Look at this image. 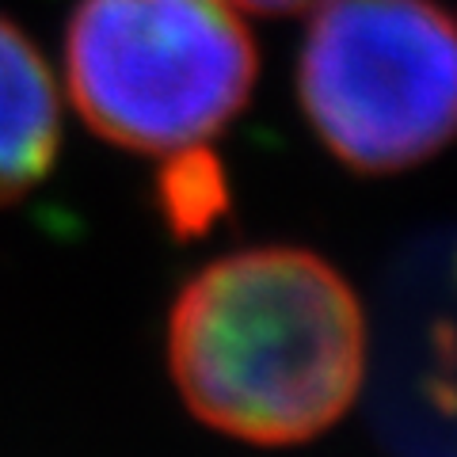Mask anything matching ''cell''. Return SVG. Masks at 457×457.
<instances>
[{
	"label": "cell",
	"mask_w": 457,
	"mask_h": 457,
	"mask_svg": "<svg viewBox=\"0 0 457 457\" xmlns=\"http://www.w3.org/2000/svg\"><path fill=\"white\" fill-rule=\"evenodd\" d=\"M370 328L347 278L302 248H252L183 286L168 320L176 389L213 431L294 446L359 400Z\"/></svg>",
	"instance_id": "obj_1"
},
{
	"label": "cell",
	"mask_w": 457,
	"mask_h": 457,
	"mask_svg": "<svg viewBox=\"0 0 457 457\" xmlns=\"http://www.w3.org/2000/svg\"><path fill=\"white\" fill-rule=\"evenodd\" d=\"M260 54L228 0H80L65 80L80 119L119 149L179 153L248 104Z\"/></svg>",
	"instance_id": "obj_2"
},
{
	"label": "cell",
	"mask_w": 457,
	"mask_h": 457,
	"mask_svg": "<svg viewBox=\"0 0 457 457\" xmlns=\"http://www.w3.org/2000/svg\"><path fill=\"white\" fill-rule=\"evenodd\" d=\"M297 65L312 130L354 171H404L457 137V16L435 0H320Z\"/></svg>",
	"instance_id": "obj_3"
},
{
	"label": "cell",
	"mask_w": 457,
	"mask_h": 457,
	"mask_svg": "<svg viewBox=\"0 0 457 457\" xmlns=\"http://www.w3.org/2000/svg\"><path fill=\"white\" fill-rule=\"evenodd\" d=\"M366 354L374 423L393 457H457V237L393 270Z\"/></svg>",
	"instance_id": "obj_4"
},
{
	"label": "cell",
	"mask_w": 457,
	"mask_h": 457,
	"mask_svg": "<svg viewBox=\"0 0 457 457\" xmlns=\"http://www.w3.org/2000/svg\"><path fill=\"white\" fill-rule=\"evenodd\" d=\"M62 111L42 54L12 20L0 16V203L46 179L57 161Z\"/></svg>",
	"instance_id": "obj_5"
},
{
	"label": "cell",
	"mask_w": 457,
	"mask_h": 457,
	"mask_svg": "<svg viewBox=\"0 0 457 457\" xmlns=\"http://www.w3.org/2000/svg\"><path fill=\"white\" fill-rule=\"evenodd\" d=\"M171 164L161 171V210L179 237H195L218 221L228 206V187L218 156L203 145L168 153Z\"/></svg>",
	"instance_id": "obj_6"
},
{
	"label": "cell",
	"mask_w": 457,
	"mask_h": 457,
	"mask_svg": "<svg viewBox=\"0 0 457 457\" xmlns=\"http://www.w3.org/2000/svg\"><path fill=\"white\" fill-rule=\"evenodd\" d=\"M228 4H240L248 12H263V16H282V12L312 8V4H320V0H228Z\"/></svg>",
	"instance_id": "obj_7"
}]
</instances>
